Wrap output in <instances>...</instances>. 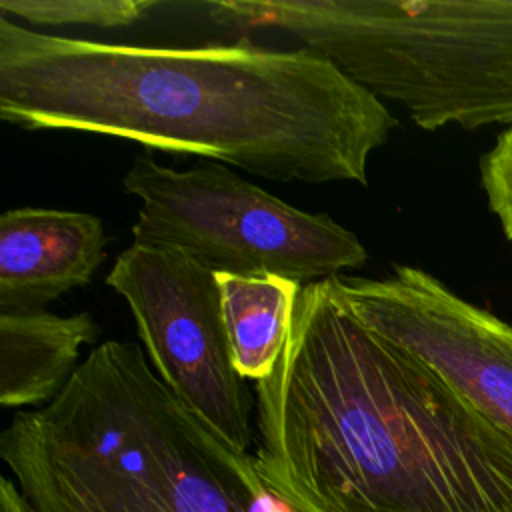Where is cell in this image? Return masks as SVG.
<instances>
[{"label":"cell","instance_id":"obj_1","mask_svg":"<svg viewBox=\"0 0 512 512\" xmlns=\"http://www.w3.org/2000/svg\"><path fill=\"white\" fill-rule=\"evenodd\" d=\"M0 118L124 138L278 182H368L396 118L308 48L102 42L0 16Z\"/></svg>","mask_w":512,"mask_h":512},{"label":"cell","instance_id":"obj_2","mask_svg":"<svg viewBox=\"0 0 512 512\" xmlns=\"http://www.w3.org/2000/svg\"><path fill=\"white\" fill-rule=\"evenodd\" d=\"M256 430L258 474L292 512H512V436L330 278L300 288Z\"/></svg>","mask_w":512,"mask_h":512},{"label":"cell","instance_id":"obj_3","mask_svg":"<svg viewBox=\"0 0 512 512\" xmlns=\"http://www.w3.org/2000/svg\"><path fill=\"white\" fill-rule=\"evenodd\" d=\"M0 458L30 512H292L132 342L106 340L42 408L20 410Z\"/></svg>","mask_w":512,"mask_h":512},{"label":"cell","instance_id":"obj_4","mask_svg":"<svg viewBox=\"0 0 512 512\" xmlns=\"http://www.w3.org/2000/svg\"><path fill=\"white\" fill-rule=\"evenodd\" d=\"M272 28L394 100L422 130L512 126V0H238Z\"/></svg>","mask_w":512,"mask_h":512},{"label":"cell","instance_id":"obj_5","mask_svg":"<svg viewBox=\"0 0 512 512\" xmlns=\"http://www.w3.org/2000/svg\"><path fill=\"white\" fill-rule=\"evenodd\" d=\"M138 198L132 238L192 258L214 274L310 284L362 268L368 250L326 214H310L208 162L176 170L138 154L122 178Z\"/></svg>","mask_w":512,"mask_h":512},{"label":"cell","instance_id":"obj_6","mask_svg":"<svg viewBox=\"0 0 512 512\" xmlns=\"http://www.w3.org/2000/svg\"><path fill=\"white\" fill-rule=\"evenodd\" d=\"M162 382L238 450L252 444V398L236 372L216 274L182 252L132 242L106 276Z\"/></svg>","mask_w":512,"mask_h":512},{"label":"cell","instance_id":"obj_7","mask_svg":"<svg viewBox=\"0 0 512 512\" xmlns=\"http://www.w3.org/2000/svg\"><path fill=\"white\" fill-rule=\"evenodd\" d=\"M336 298L366 328L402 346L512 436V326L440 282L396 264L382 278H330Z\"/></svg>","mask_w":512,"mask_h":512},{"label":"cell","instance_id":"obj_8","mask_svg":"<svg viewBox=\"0 0 512 512\" xmlns=\"http://www.w3.org/2000/svg\"><path fill=\"white\" fill-rule=\"evenodd\" d=\"M98 216L56 208H10L0 216V314L40 312L86 286L106 256Z\"/></svg>","mask_w":512,"mask_h":512},{"label":"cell","instance_id":"obj_9","mask_svg":"<svg viewBox=\"0 0 512 512\" xmlns=\"http://www.w3.org/2000/svg\"><path fill=\"white\" fill-rule=\"evenodd\" d=\"M98 338L88 312L0 314V404L46 406L76 372L80 350Z\"/></svg>","mask_w":512,"mask_h":512},{"label":"cell","instance_id":"obj_10","mask_svg":"<svg viewBox=\"0 0 512 512\" xmlns=\"http://www.w3.org/2000/svg\"><path fill=\"white\" fill-rule=\"evenodd\" d=\"M216 282L232 364L244 380L260 382L288 344L302 284L272 274H216Z\"/></svg>","mask_w":512,"mask_h":512},{"label":"cell","instance_id":"obj_11","mask_svg":"<svg viewBox=\"0 0 512 512\" xmlns=\"http://www.w3.org/2000/svg\"><path fill=\"white\" fill-rule=\"evenodd\" d=\"M152 0H0V16L40 26L124 28L156 10Z\"/></svg>","mask_w":512,"mask_h":512},{"label":"cell","instance_id":"obj_12","mask_svg":"<svg viewBox=\"0 0 512 512\" xmlns=\"http://www.w3.org/2000/svg\"><path fill=\"white\" fill-rule=\"evenodd\" d=\"M480 182L488 208L512 240V126H506L494 146L480 158Z\"/></svg>","mask_w":512,"mask_h":512},{"label":"cell","instance_id":"obj_13","mask_svg":"<svg viewBox=\"0 0 512 512\" xmlns=\"http://www.w3.org/2000/svg\"><path fill=\"white\" fill-rule=\"evenodd\" d=\"M0 512H30L22 492L10 476L0 478Z\"/></svg>","mask_w":512,"mask_h":512}]
</instances>
